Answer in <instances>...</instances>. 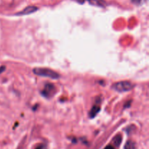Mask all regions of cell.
<instances>
[{"label":"cell","mask_w":149,"mask_h":149,"mask_svg":"<svg viewBox=\"0 0 149 149\" xmlns=\"http://www.w3.org/2000/svg\"><path fill=\"white\" fill-rule=\"evenodd\" d=\"M33 72L36 75L40 76V77H48V78L54 79H57L61 77L58 73L47 68H33Z\"/></svg>","instance_id":"cell-1"},{"label":"cell","mask_w":149,"mask_h":149,"mask_svg":"<svg viewBox=\"0 0 149 149\" xmlns=\"http://www.w3.org/2000/svg\"><path fill=\"white\" fill-rule=\"evenodd\" d=\"M133 84L130 81H122L116 82L112 85V88L116 91L119 93H124V92H127L132 90L133 88Z\"/></svg>","instance_id":"cell-2"},{"label":"cell","mask_w":149,"mask_h":149,"mask_svg":"<svg viewBox=\"0 0 149 149\" xmlns=\"http://www.w3.org/2000/svg\"><path fill=\"white\" fill-rule=\"evenodd\" d=\"M56 93V88L52 84H45L44 90L42 91V95L45 97H51L54 95Z\"/></svg>","instance_id":"cell-3"},{"label":"cell","mask_w":149,"mask_h":149,"mask_svg":"<svg viewBox=\"0 0 149 149\" xmlns=\"http://www.w3.org/2000/svg\"><path fill=\"white\" fill-rule=\"evenodd\" d=\"M37 10V7H35V6H29V7H26L23 10H22L21 12H19V13H16V15H29L33 13H35Z\"/></svg>","instance_id":"cell-4"},{"label":"cell","mask_w":149,"mask_h":149,"mask_svg":"<svg viewBox=\"0 0 149 149\" xmlns=\"http://www.w3.org/2000/svg\"><path fill=\"white\" fill-rule=\"evenodd\" d=\"M100 106L99 105H95L92 108L91 111L90 112V118H94L95 116L97 115V113L100 111Z\"/></svg>","instance_id":"cell-5"},{"label":"cell","mask_w":149,"mask_h":149,"mask_svg":"<svg viewBox=\"0 0 149 149\" xmlns=\"http://www.w3.org/2000/svg\"><path fill=\"white\" fill-rule=\"evenodd\" d=\"M87 1L93 5L100 6V7H103L106 4L104 0H87Z\"/></svg>","instance_id":"cell-6"},{"label":"cell","mask_w":149,"mask_h":149,"mask_svg":"<svg viewBox=\"0 0 149 149\" xmlns=\"http://www.w3.org/2000/svg\"><path fill=\"white\" fill-rule=\"evenodd\" d=\"M125 149H136V145L132 141H129L125 146Z\"/></svg>","instance_id":"cell-7"},{"label":"cell","mask_w":149,"mask_h":149,"mask_svg":"<svg viewBox=\"0 0 149 149\" xmlns=\"http://www.w3.org/2000/svg\"><path fill=\"white\" fill-rule=\"evenodd\" d=\"M113 142H114L115 145H116V146H119V144L122 142V137H121L120 135H117V136L113 139Z\"/></svg>","instance_id":"cell-8"},{"label":"cell","mask_w":149,"mask_h":149,"mask_svg":"<svg viewBox=\"0 0 149 149\" xmlns=\"http://www.w3.org/2000/svg\"><path fill=\"white\" fill-rule=\"evenodd\" d=\"M147 0H132V2L134 3V4H137V5H141V4H142L143 3L146 2Z\"/></svg>","instance_id":"cell-9"},{"label":"cell","mask_w":149,"mask_h":149,"mask_svg":"<svg viewBox=\"0 0 149 149\" xmlns=\"http://www.w3.org/2000/svg\"><path fill=\"white\" fill-rule=\"evenodd\" d=\"M34 149H48V148H47V147L45 145V144H40V145L38 146Z\"/></svg>","instance_id":"cell-10"},{"label":"cell","mask_w":149,"mask_h":149,"mask_svg":"<svg viewBox=\"0 0 149 149\" xmlns=\"http://www.w3.org/2000/svg\"><path fill=\"white\" fill-rule=\"evenodd\" d=\"M104 149H115V148H114V147H113L112 146L109 145V146H106Z\"/></svg>","instance_id":"cell-11"}]
</instances>
